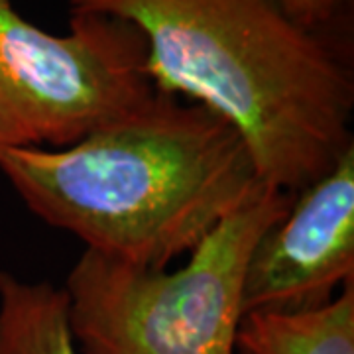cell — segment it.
Here are the masks:
<instances>
[{
	"mask_svg": "<svg viewBox=\"0 0 354 354\" xmlns=\"http://www.w3.org/2000/svg\"><path fill=\"white\" fill-rule=\"evenodd\" d=\"M71 14L134 26L153 85L230 122L270 187L301 191L354 144L346 55L276 0H71Z\"/></svg>",
	"mask_w": 354,
	"mask_h": 354,
	"instance_id": "1",
	"label": "cell"
},
{
	"mask_svg": "<svg viewBox=\"0 0 354 354\" xmlns=\"http://www.w3.org/2000/svg\"><path fill=\"white\" fill-rule=\"evenodd\" d=\"M0 171L34 215L85 250L153 270L189 254L266 185L230 122L164 91L65 148H0Z\"/></svg>",
	"mask_w": 354,
	"mask_h": 354,
	"instance_id": "2",
	"label": "cell"
},
{
	"mask_svg": "<svg viewBox=\"0 0 354 354\" xmlns=\"http://www.w3.org/2000/svg\"><path fill=\"white\" fill-rule=\"evenodd\" d=\"M293 197L262 185L174 272L85 250L64 286L81 354H239L246 266Z\"/></svg>",
	"mask_w": 354,
	"mask_h": 354,
	"instance_id": "3",
	"label": "cell"
},
{
	"mask_svg": "<svg viewBox=\"0 0 354 354\" xmlns=\"http://www.w3.org/2000/svg\"><path fill=\"white\" fill-rule=\"evenodd\" d=\"M69 26L55 36L0 0V148H65L160 91L134 26L102 14H71Z\"/></svg>",
	"mask_w": 354,
	"mask_h": 354,
	"instance_id": "4",
	"label": "cell"
},
{
	"mask_svg": "<svg viewBox=\"0 0 354 354\" xmlns=\"http://www.w3.org/2000/svg\"><path fill=\"white\" fill-rule=\"evenodd\" d=\"M353 279L354 144L295 193L288 213L254 246L242 283V315L313 309Z\"/></svg>",
	"mask_w": 354,
	"mask_h": 354,
	"instance_id": "5",
	"label": "cell"
},
{
	"mask_svg": "<svg viewBox=\"0 0 354 354\" xmlns=\"http://www.w3.org/2000/svg\"><path fill=\"white\" fill-rule=\"evenodd\" d=\"M239 351L246 354H354V279L305 311L242 315Z\"/></svg>",
	"mask_w": 354,
	"mask_h": 354,
	"instance_id": "6",
	"label": "cell"
},
{
	"mask_svg": "<svg viewBox=\"0 0 354 354\" xmlns=\"http://www.w3.org/2000/svg\"><path fill=\"white\" fill-rule=\"evenodd\" d=\"M0 354H81L65 288L0 272Z\"/></svg>",
	"mask_w": 354,
	"mask_h": 354,
	"instance_id": "7",
	"label": "cell"
},
{
	"mask_svg": "<svg viewBox=\"0 0 354 354\" xmlns=\"http://www.w3.org/2000/svg\"><path fill=\"white\" fill-rule=\"evenodd\" d=\"M283 12L309 30H327L346 0H276Z\"/></svg>",
	"mask_w": 354,
	"mask_h": 354,
	"instance_id": "8",
	"label": "cell"
},
{
	"mask_svg": "<svg viewBox=\"0 0 354 354\" xmlns=\"http://www.w3.org/2000/svg\"><path fill=\"white\" fill-rule=\"evenodd\" d=\"M239 354H246V353H241V351H239Z\"/></svg>",
	"mask_w": 354,
	"mask_h": 354,
	"instance_id": "9",
	"label": "cell"
}]
</instances>
